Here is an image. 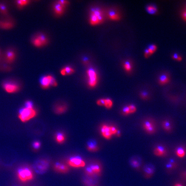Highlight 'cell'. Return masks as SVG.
I'll return each instance as SVG.
<instances>
[{"mask_svg": "<svg viewBox=\"0 0 186 186\" xmlns=\"http://www.w3.org/2000/svg\"><path fill=\"white\" fill-rule=\"evenodd\" d=\"M141 127L148 135L155 134L158 131V126L156 120L151 117L145 118L141 121Z\"/></svg>", "mask_w": 186, "mask_h": 186, "instance_id": "obj_1", "label": "cell"}, {"mask_svg": "<svg viewBox=\"0 0 186 186\" xmlns=\"http://www.w3.org/2000/svg\"><path fill=\"white\" fill-rule=\"evenodd\" d=\"M104 19L103 11L100 7H94L90 10L89 23L91 25L95 26L101 24L104 21Z\"/></svg>", "mask_w": 186, "mask_h": 186, "instance_id": "obj_2", "label": "cell"}, {"mask_svg": "<svg viewBox=\"0 0 186 186\" xmlns=\"http://www.w3.org/2000/svg\"><path fill=\"white\" fill-rule=\"evenodd\" d=\"M17 176L20 182H27L34 178V173L32 170L27 166L21 167L17 171Z\"/></svg>", "mask_w": 186, "mask_h": 186, "instance_id": "obj_3", "label": "cell"}, {"mask_svg": "<svg viewBox=\"0 0 186 186\" xmlns=\"http://www.w3.org/2000/svg\"><path fill=\"white\" fill-rule=\"evenodd\" d=\"M37 112L34 108L23 107L19 111L18 118L23 122H25L32 119L36 116Z\"/></svg>", "mask_w": 186, "mask_h": 186, "instance_id": "obj_4", "label": "cell"}, {"mask_svg": "<svg viewBox=\"0 0 186 186\" xmlns=\"http://www.w3.org/2000/svg\"><path fill=\"white\" fill-rule=\"evenodd\" d=\"M154 155L160 158H166L169 154V148L166 145L162 143L156 144L153 150Z\"/></svg>", "mask_w": 186, "mask_h": 186, "instance_id": "obj_5", "label": "cell"}, {"mask_svg": "<svg viewBox=\"0 0 186 186\" xmlns=\"http://www.w3.org/2000/svg\"><path fill=\"white\" fill-rule=\"evenodd\" d=\"M2 86L4 91L9 94L18 92L20 90V84L14 81H6L2 83Z\"/></svg>", "mask_w": 186, "mask_h": 186, "instance_id": "obj_6", "label": "cell"}, {"mask_svg": "<svg viewBox=\"0 0 186 186\" xmlns=\"http://www.w3.org/2000/svg\"><path fill=\"white\" fill-rule=\"evenodd\" d=\"M180 166L179 161L176 158L170 157L168 158L165 164L166 172L171 174L174 172Z\"/></svg>", "mask_w": 186, "mask_h": 186, "instance_id": "obj_7", "label": "cell"}, {"mask_svg": "<svg viewBox=\"0 0 186 186\" xmlns=\"http://www.w3.org/2000/svg\"><path fill=\"white\" fill-rule=\"evenodd\" d=\"M49 163L47 160L40 159L34 163V169L35 171L40 174L44 173L49 168Z\"/></svg>", "mask_w": 186, "mask_h": 186, "instance_id": "obj_8", "label": "cell"}, {"mask_svg": "<svg viewBox=\"0 0 186 186\" xmlns=\"http://www.w3.org/2000/svg\"><path fill=\"white\" fill-rule=\"evenodd\" d=\"M31 41L32 44L36 47H41L47 44L48 39L44 34L39 33L32 38Z\"/></svg>", "mask_w": 186, "mask_h": 186, "instance_id": "obj_9", "label": "cell"}, {"mask_svg": "<svg viewBox=\"0 0 186 186\" xmlns=\"http://www.w3.org/2000/svg\"><path fill=\"white\" fill-rule=\"evenodd\" d=\"M155 167L152 163H147L144 164L142 167L141 171L143 176L146 179L151 178L155 172Z\"/></svg>", "mask_w": 186, "mask_h": 186, "instance_id": "obj_10", "label": "cell"}, {"mask_svg": "<svg viewBox=\"0 0 186 186\" xmlns=\"http://www.w3.org/2000/svg\"><path fill=\"white\" fill-rule=\"evenodd\" d=\"M129 164L131 167L137 171H141L144 166L142 158L138 155H134L129 160Z\"/></svg>", "mask_w": 186, "mask_h": 186, "instance_id": "obj_11", "label": "cell"}, {"mask_svg": "<svg viewBox=\"0 0 186 186\" xmlns=\"http://www.w3.org/2000/svg\"><path fill=\"white\" fill-rule=\"evenodd\" d=\"M101 166L99 164L97 163H93L88 166L85 169V172L86 175L90 177L93 176H99L101 173Z\"/></svg>", "mask_w": 186, "mask_h": 186, "instance_id": "obj_12", "label": "cell"}, {"mask_svg": "<svg viewBox=\"0 0 186 186\" xmlns=\"http://www.w3.org/2000/svg\"><path fill=\"white\" fill-rule=\"evenodd\" d=\"M88 78V84L91 88H94L98 83V76L96 71L93 68H90L87 71Z\"/></svg>", "mask_w": 186, "mask_h": 186, "instance_id": "obj_13", "label": "cell"}, {"mask_svg": "<svg viewBox=\"0 0 186 186\" xmlns=\"http://www.w3.org/2000/svg\"><path fill=\"white\" fill-rule=\"evenodd\" d=\"M161 127L163 130L168 134L172 133L174 130V123L171 118H165L161 123Z\"/></svg>", "mask_w": 186, "mask_h": 186, "instance_id": "obj_14", "label": "cell"}, {"mask_svg": "<svg viewBox=\"0 0 186 186\" xmlns=\"http://www.w3.org/2000/svg\"><path fill=\"white\" fill-rule=\"evenodd\" d=\"M68 163L70 166L74 168L84 167L85 163L82 158L79 156H76L71 157L69 159Z\"/></svg>", "mask_w": 186, "mask_h": 186, "instance_id": "obj_15", "label": "cell"}, {"mask_svg": "<svg viewBox=\"0 0 186 186\" xmlns=\"http://www.w3.org/2000/svg\"><path fill=\"white\" fill-rule=\"evenodd\" d=\"M100 132L102 136L107 140L111 139L113 136L110 125H102L100 128Z\"/></svg>", "mask_w": 186, "mask_h": 186, "instance_id": "obj_16", "label": "cell"}, {"mask_svg": "<svg viewBox=\"0 0 186 186\" xmlns=\"http://www.w3.org/2000/svg\"><path fill=\"white\" fill-rule=\"evenodd\" d=\"M174 153L177 157L183 158L186 156V146L185 144H180L177 145L174 149Z\"/></svg>", "mask_w": 186, "mask_h": 186, "instance_id": "obj_17", "label": "cell"}, {"mask_svg": "<svg viewBox=\"0 0 186 186\" xmlns=\"http://www.w3.org/2000/svg\"><path fill=\"white\" fill-rule=\"evenodd\" d=\"M54 169L56 172L61 173H66L69 171V168L65 164L60 163H57L54 165Z\"/></svg>", "mask_w": 186, "mask_h": 186, "instance_id": "obj_18", "label": "cell"}, {"mask_svg": "<svg viewBox=\"0 0 186 186\" xmlns=\"http://www.w3.org/2000/svg\"><path fill=\"white\" fill-rule=\"evenodd\" d=\"M16 54L15 51L12 50H8L5 54V60L7 63H11L16 59Z\"/></svg>", "mask_w": 186, "mask_h": 186, "instance_id": "obj_19", "label": "cell"}, {"mask_svg": "<svg viewBox=\"0 0 186 186\" xmlns=\"http://www.w3.org/2000/svg\"><path fill=\"white\" fill-rule=\"evenodd\" d=\"M40 81L41 85L43 89H48L51 86L50 75L42 76L41 78Z\"/></svg>", "mask_w": 186, "mask_h": 186, "instance_id": "obj_20", "label": "cell"}, {"mask_svg": "<svg viewBox=\"0 0 186 186\" xmlns=\"http://www.w3.org/2000/svg\"><path fill=\"white\" fill-rule=\"evenodd\" d=\"M65 7L62 5L57 2L54 6V10L56 15L60 16L64 13Z\"/></svg>", "mask_w": 186, "mask_h": 186, "instance_id": "obj_21", "label": "cell"}, {"mask_svg": "<svg viewBox=\"0 0 186 186\" xmlns=\"http://www.w3.org/2000/svg\"><path fill=\"white\" fill-rule=\"evenodd\" d=\"M14 23L9 20H0V28L4 29H9L13 28Z\"/></svg>", "mask_w": 186, "mask_h": 186, "instance_id": "obj_22", "label": "cell"}, {"mask_svg": "<svg viewBox=\"0 0 186 186\" xmlns=\"http://www.w3.org/2000/svg\"><path fill=\"white\" fill-rule=\"evenodd\" d=\"M87 148L91 152H96L98 150L97 143L94 140H90L88 142Z\"/></svg>", "mask_w": 186, "mask_h": 186, "instance_id": "obj_23", "label": "cell"}, {"mask_svg": "<svg viewBox=\"0 0 186 186\" xmlns=\"http://www.w3.org/2000/svg\"><path fill=\"white\" fill-rule=\"evenodd\" d=\"M108 16L112 20H119L120 19V15L115 10L111 9L108 11Z\"/></svg>", "mask_w": 186, "mask_h": 186, "instance_id": "obj_24", "label": "cell"}, {"mask_svg": "<svg viewBox=\"0 0 186 186\" xmlns=\"http://www.w3.org/2000/svg\"><path fill=\"white\" fill-rule=\"evenodd\" d=\"M67 106L64 104H60L57 105L55 107L54 111L56 114H61L63 113L67 110Z\"/></svg>", "mask_w": 186, "mask_h": 186, "instance_id": "obj_25", "label": "cell"}, {"mask_svg": "<svg viewBox=\"0 0 186 186\" xmlns=\"http://www.w3.org/2000/svg\"><path fill=\"white\" fill-rule=\"evenodd\" d=\"M169 81V76L166 75H163L160 76L158 79V83L161 85L167 84Z\"/></svg>", "mask_w": 186, "mask_h": 186, "instance_id": "obj_26", "label": "cell"}, {"mask_svg": "<svg viewBox=\"0 0 186 186\" xmlns=\"http://www.w3.org/2000/svg\"><path fill=\"white\" fill-rule=\"evenodd\" d=\"M139 97L141 100H144V101L149 100L150 99V97L149 93L145 91L140 92L139 94Z\"/></svg>", "mask_w": 186, "mask_h": 186, "instance_id": "obj_27", "label": "cell"}, {"mask_svg": "<svg viewBox=\"0 0 186 186\" xmlns=\"http://www.w3.org/2000/svg\"><path fill=\"white\" fill-rule=\"evenodd\" d=\"M55 139L56 141L59 143L61 144L63 143L65 140V135L62 133L58 132L56 134Z\"/></svg>", "mask_w": 186, "mask_h": 186, "instance_id": "obj_28", "label": "cell"}, {"mask_svg": "<svg viewBox=\"0 0 186 186\" xmlns=\"http://www.w3.org/2000/svg\"><path fill=\"white\" fill-rule=\"evenodd\" d=\"M113 102L111 99L104 98V103L103 106L106 107L107 109H110L113 107Z\"/></svg>", "mask_w": 186, "mask_h": 186, "instance_id": "obj_29", "label": "cell"}, {"mask_svg": "<svg viewBox=\"0 0 186 186\" xmlns=\"http://www.w3.org/2000/svg\"><path fill=\"white\" fill-rule=\"evenodd\" d=\"M120 111H121V114L124 116H129L130 115H131L128 105H126V106L122 107Z\"/></svg>", "mask_w": 186, "mask_h": 186, "instance_id": "obj_30", "label": "cell"}, {"mask_svg": "<svg viewBox=\"0 0 186 186\" xmlns=\"http://www.w3.org/2000/svg\"><path fill=\"white\" fill-rule=\"evenodd\" d=\"M179 177L183 182H186V168L182 169L179 172Z\"/></svg>", "mask_w": 186, "mask_h": 186, "instance_id": "obj_31", "label": "cell"}, {"mask_svg": "<svg viewBox=\"0 0 186 186\" xmlns=\"http://www.w3.org/2000/svg\"><path fill=\"white\" fill-rule=\"evenodd\" d=\"M147 10L148 13L151 14H156L157 9L156 7L153 6H149L147 7Z\"/></svg>", "mask_w": 186, "mask_h": 186, "instance_id": "obj_32", "label": "cell"}, {"mask_svg": "<svg viewBox=\"0 0 186 186\" xmlns=\"http://www.w3.org/2000/svg\"><path fill=\"white\" fill-rule=\"evenodd\" d=\"M29 2H30V1H29L21 0V1H17L16 2H17V4L18 6L21 8V7H24L29 4Z\"/></svg>", "mask_w": 186, "mask_h": 186, "instance_id": "obj_33", "label": "cell"}, {"mask_svg": "<svg viewBox=\"0 0 186 186\" xmlns=\"http://www.w3.org/2000/svg\"><path fill=\"white\" fill-rule=\"evenodd\" d=\"M65 70L66 75H70L74 73L75 70L73 68H71V67L69 66H66L63 68Z\"/></svg>", "mask_w": 186, "mask_h": 186, "instance_id": "obj_34", "label": "cell"}, {"mask_svg": "<svg viewBox=\"0 0 186 186\" xmlns=\"http://www.w3.org/2000/svg\"><path fill=\"white\" fill-rule=\"evenodd\" d=\"M124 68L127 72H131L132 70V66L131 62L129 61H127L124 64Z\"/></svg>", "mask_w": 186, "mask_h": 186, "instance_id": "obj_35", "label": "cell"}, {"mask_svg": "<svg viewBox=\"0 0 186 186\" xmlns=\"http://www.w3.org/2000/svg\"><path fill=\"white\" fill-rule=\"evenodd\" d=\"M128 107H129V109L131 115L134 114L137 111V108L134 104H128Z\"/></svg>", "mask_w": 186, "mask_h": 186, "instance_id": "obj_36", "label": "cell"}, {"mask_svg": "<svg viewBox=\"0 0 186 186\" xmlns=\"http://www.w3.org/2000/svg\"><path fill=\"white\" fill-rule=\"evenodd\" d=\"M50 85L53 87H57L58 84L57 81L54 78L53 76L50 75Z\"/></svg>", "mask_w": 186, "mask_h": 186, "instance_id": "obj_37", "label": "cell"}, {"mask_svg": "<svg viewBox=\"0 0 186 186\" xmlns=\"http://www.w3.org/2000/svg\"><path fill=\"white\" fill-rule=\"evenodd\" d=\"M0 12L3 14H7V9L6 7L3 4H0Z\"/></svg>", "mask_w": 186, "mask_h": 186, "instance_id": "obj_38", "label": "cell"}, {"mask_svg": "<svg viewBox=\"0 0 186 186\" xmlns=\"http://www.w3.org/2000/svg\"><path fill=\"white\" fill-rule=\"evenodd\" d=\"M148 50L150 53L151 54H152L153 53H154L155 51H156V49H157V47L155 45H150L149 46Z\"/></svg>", "mask_w": 186, "mask_h": 186, "instance_id": "obj_39", "label": "cell"}, {"mask_svg": "<svg viewBox=\"0 0 186 186\" xmlns=\"http://www.w3.org/2000/svg\"><path fill=\"white\" fill-rule=\"evenodd\" d=\"M33 148L35 150H38L40 147L41 143L39 141H35L33 142Z\"/></svg>", "mask_w": 186, "mask_h": 186, "instance_id": "obj_40", "label": "cell"}, {"mask_svg": "<svg viewBox=\"0 0 186 186\" xmlns=\"http://www.w3.org/2000/svg\"><path fill=\"white\" fill-rule=\"evenodd\" d=\"M25 107L28 108H33V103L32 101L30 100H27L25 103Z\"/></svg>", "mask_w": 186, "mask_h": 186, "instance_id": "obj_41", "label": "cell"}, {"mask_svg": "<svg viewBox=\"0 0 186 186\" xmlns=\"http://www.w3.org/2000/svg\"><path fill=\"white\" fill-rule=\"evenodd\" d=\"M58 3H59L60 4H61L63 6H66L67 5L69 4V2L67 1H63V0H61V1H57Z\"/></svg>", "mask_w": 186, "mask_h": 186, "instance_id": "obj_42", "label": "cell"}, {"mask_svg": "<svg viewBox=\"0 0 186 186\" xmlns=\"http://www.w3.org/2000/svg\"><path fill=\"white\" fill-rule=\"evenodd\" d=\"M172 58L176 60L179 61L182 60V57L178 56V55L177 54H174V55L173 56Z\"/></svg>", "mask_w": 186, "mask_h": 186, "instance_id": "obj_43", "label": "cell"}, {"mask_svg": "<svg viewBox=\"0 0 186 186\" xmlns=\"http://www.w3.org/2000/svg\"><path fill=\"white\" fill-rule=\"evenodd\" d=\"M183 183H184V182H176L174 184L173 186H185V184Z\"/></svg>", "mask_w": 186, "mask_h": 186, "instance_id": "obj_44", "label": "cell"}, {"mask_svg": "<svg viewBox=\"0 0 186 186\" xmlns=\"http://www.w3.org/2000/svg\"><path fill=\"white\" fill-rule=\"evenodd\" d=\"M151 55V54L149 52L148 49H146L145 51V54H144L145 57L148 58Z\"/></svg>", "mask_w": 186, "mask_h": 186, "instance_id": "obj_45", "label": "cell"}, {"mask_svg": "<svg viewBox=\"0 0 186 186\" xmlns=\"http://www.w3.org/2000/svg\"><path fill=\"white\" fill-rule=\"evenodd\" d=\"M121 131L119 130V129H118V131L117 132L115 136L116 137H121Z\"/></svg>", "mask_w": 186, "mask_h": 186, "instance_id": "obj_46", "label": "cell"}, {"mask_svg": "<svg viewBox=\"0 0 186 186\" xmlns=\"http://www.w3.org/2000/svg\"><path fill=\"white\" fill-rule=\"evenodd\" d=\"M60 73L61 74V75H62V76H66V73H65V70H64V69H63H63H62L61 70Z\"/></svg>", "mask_w": 186, "mask_h": 186, "instance_id": "obj_47", "label": "cell"}, {"mask_svg": "<svg viewBox=\"0 0 186 186\" xmlns=\"http://www.w3.org/2000/svg\"><path fill=\"white\" fill-rule=\"evenodd\" d=\"M183 17H184V18L185 19V20H186V11L184 12V14H183Z\"/></svg>", "mask_w": 186, "mask_h": 186, "instance_id": "obj_48", "label": "cell"}]
</instances>
